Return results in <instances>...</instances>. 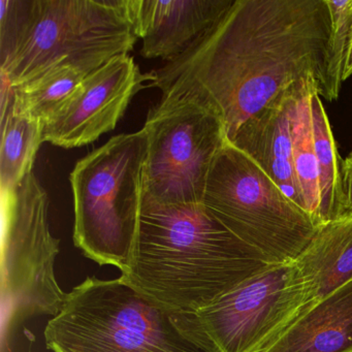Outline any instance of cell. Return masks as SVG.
Returning a JSON list of instances; mask_svg holds the SVG:
<instances>
[{
  "label": "cell",
  "instance_id": "2e32d148",
  "mask_svg": "<svg viewBox=\"0 0 352 352\" xmlns=\"http://www.w3.org/2000/svg\"><path fill=\"white\" fill-rule=\"evenodd\" d=\"M318 83L307 79L300 84L292 113V160L294 174L300 188L302 209L321 226L320 185L318 166L313 140L311 91Z\"/></svg>",
  "mask_w": 352,
  "mask_h": 352
},
{
  "label": "cell",
  "instance_id": "4fadbf2b",
  "mask_svg": "<svg viewBox=\"0 0 352 352\" xmlns=\"http://www.w3.org/2000/svg\"><path fill=\"white\" fill-rule=\"evenodd\" d=\"M294 261L304 281V313L352 281V216L321 224Z\"/></svg>",
  "mask_w": 352,
  "mask_h": 352
},
{
  "label": "cell",
  "instance_id": "5bb4252c",
  "mask_svg": "<svg viewBox=\"0 0 352 352\" xmlns=\"http://www.w3.org/2000/svg\"><path fill=\"white\" fill-rule=\"evenodd\" d=\"M265 352H352V281L302 313Z\"/></svg>",
  "mask_w": 352,
  "mask_h": 352
},
{
  "label": "cell",
  "instance_id": "8992f818",
  "mask_svg": "<svg viewBox=\"0 0 352 352\" xmlns=\"http://www.w3.org/2000/svg\"><path fill=\"white\" fill-rule=\"evenodd\" d=\"M201 204L275 263L294 261L320 226L228 141L212 164Z\"/></svg>",
  "mask_w": 352,
  "mask_h": 352
},
{
  "label": "cell",
  "instance_id": "5b68a950",
  "mask_svg": "<svg viewBox=\"0 0 352 352\" xmlns=\"http://www.w3.org/2000/svg\"><path fill=\"white\" fill-rule=\"evenodd\" d=\"M148 153L145 129L122 133L76 164L69 176L74 197V244L100 265L122 271L141 211Z\"/></svg>",
  "mask_w": 352,
  "mask_h": 352
},
{
  "label": "cell",
  "instance_id": "277c9868",
  "mask_svg": "<svg viewBox=\"0 0 352 352\" xmlns=\"http://www.w3.org/2000/svg\"><path fill=\"white\" fill-rule=\"evenodd\" d=\"M52 352H222L197 313L162 304L120 277H88L47 323Z\"/></svg>",
  "mask_w": 352,
  "mask_h": 352
},
{
  "label": "cell",
  "instance_id": "9c48e42d",
  "mask_svg": "<svg viewBox=\"0 0 352 352\" xmlns=\"http://www.w3.org/2000/svg\"><path fill=\"white\" fill-rule=\"evenodd\" d=\"M305 302L302 276L288 261L253 276L197 314L222 352H265Z\"/></svg>",
  "mask_w": 352,
  "mask_h": 352
},
{
  "label": "cell",
  "instance_id": "d6986e66",
  "mask_svg": "<svg viewBox=\"0 0 352 352\" xmlns=\"http://www.w3.org/2000/svg\"><path fill=\"white\" fill-rule=\"evenodd\" d=\"M331 14V30L325 69L324 86L320 96L329 102L338 100L346 59L352 40V0H327Z\"/></svg>",
  "mask_w": 352,
  "mask_h": 352
},
{
  "label": "cell",
  "instance_id": "30bf717a",
  "mask_svg": "<svg viewBox=\"0 0 352 352\" xmlns=\"http://www.w3.org/2000/svg\"><path fill=\"white\" fill-rule=\"evenodd\" d=\"M129 54L118 55L86 76L81 85L45 123L44 142L77 148L110 133L124 116L133 96L153 83Z\"/></svg>",
  "mask_w": 352,
  "mask_h": 352
},
{
  "label": "cell",
  "instance_id": "7a4b0ae2",
  "mask_svg": "<svg viewBox=\"0 0 352 352\" xmlns=\"http://www.w3.org/2000/svg\"><path fill=\"white\" fill-rule=\"evenodd\" d=\"M273 265L203 204L166 205L143 195L120 278L162 304L197 313Z\"/></svg>",
  "mask_w": 352,
  "mask_h": 352
},
{
  "label": "cell",
  "instance_id": "ba28073f",
  "mask_svg": "<svg viewBox=\"0 0 352 352\" xmlns=\"http://www.w3.org/2000/svg\"><path fill=\"white\" fill-rule=\"evenodd\" d=\"M143 129V195L166 205L203 203L212 164L228 142L218 115L187 96L166 94L148 113Z\"/></svg>",
  "mask_w": 352,
  "mask_h": 352
},
{
  "label": "cell",
  "instance_id": "ffe728a7",
  "mask_svg": "<svg viewBox=\"0 0 352 352\" xmlns=\"http://www.w3.org/2000/svg\"><path fill=\"white\" fill-rule=\"evenodd\" d=\"M342 217L352 216V153L342 160Z\"/></svg>",
  "mask_w": 352,
  "mask_h": 352
},
{
  "label": "cell",
  "instance_id": "3957f363",
  "mask_svg": "<svg viewBox=\"0 0 352 352\" xmlns=\"http://www.w3.org/2000/svg\"><path fill=\"white\" fill-rule=\"evenodd\" d=\"M137 41L127 0H0V76L12 87L63 65L89 75Z\"/></svg>",
  "mask_w": 352,
  "mask_h": 352
},
{
  "label": "cell",
  "instance_id": "7c38bea8",
  "mask_svg": "<svg viewBox=\"0 0 352 352\" xmlns=\"http://www.w3.org/2000/svg\"><path fill=\"white\" fill-rule=\"evenodd\" d=\"M302 82L246 121L230 142L251 158L300 209L302 201L292 160V113Z\"/></svg>",
  "mask_w": 352,
  "mask_h": 352
},
{
  "label": "cell",
  "instance_id": "ac0fdd59",
  "mask_svg": "<svg viewBox=\"0 0 352 352\" xmlns=\"http://www.w3.org/2000/svg\"><path fill=\"white\" fill-rule=\"evenodd\" d=\"M86 76L72 65L51 69L28 83L13 87L14 106L45 124L71 98Z\"/></svg>",
  "mask_w": 352,
  "mask_h": 352
},
{
  "label": "cell",
  "instance_id": "6da1fadb",
  "mask_svg": "<svg viewBox=\"0 0 352 352\" xmlns=\"http://www.w3.org/2000/svg\"><path fill=\"white\" fill-rule=\"evenodd\" d=\"M331 30L327 0H236L184 54L152 71L151 86L209 107L230 142L296 84L313 78L321 96Z\"/></svg>",
  "mask_w": 352,
  "mask_h": 352
},
{
  "label": "cell",
  "instance_id": "8fae6325",
  "mask_svg": "<svg viewBox=\"0 0 352 352\" xmlns=\"http://www.w3.org/2000/svg\"><path fill=\"white\" fill-rule=\"evenodd\" d=\"M236 0H127L147 59L174 60L215 28Z\"/></svg>",
  "mask_w": 352,
  "mask_h": 352
},
{
  "label": "cell",
  "instance_id": "52a82bcc",
  "mask_svg": "<svg viewBox=\"0 0 352 352\" xmlns=\"http://www.w3.org/2000/svg\"><path fill=\"white\" fill-rule=\"evenodd\" d=\"M60 241L49 224V197L34 172L1 190V335L34 317L55 316L67 292L55 263Z\"/></svg>",
  "mask_w": 352,
  "mask_h": 352
},
{
  "label": "cell",
  "instance_id": "e0dca14e",
  "mask_svg": "<svg viewBox=\"0 0 352 352\" xmlns=\"http://www.w3.org/2000/svg\"><path fill=\"white\" fill-rule=\"evenodd\" d=\"M313 140L320 185L321 224L342 217V160L317 86L311 91Z\"/></svg>",
  "mask_w": 352,
  "mask_h": 352
},
{
  "label": "cell",
  "instance_id": "9a60e30c",
  "mask_svg": "<svg viewBox=\"0 0 352 352\" xmlns=\"http://www.w3.org/2000/svg\"><path fill=\"white\" fill-rule=\"evenodd\" d=\"M44 123L20 112L13 104V87L1 81L0 190L19 184L34 172L36 153L44 143Z\"/></svg>",
  "mask_w": 352,
  "mask_h": 352
},
{
  "label": "cell",
  "instance_id": "44dd1931",
  "mask_svg": "<svg viewBox=\"0 0 352 352\" xmlns=\"http://www.w3.org/2000/svg\"><path fill=\"white\" fill-rule=\"evenodd\" d=\"M352 76V40L350 45L349 51H348L347 59H346L345 69H344L343 80H347Z\"/></svg>",
  "mask_w": 352,
  "mask_h": 352
}]
</instances>
